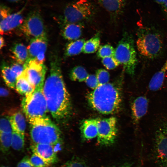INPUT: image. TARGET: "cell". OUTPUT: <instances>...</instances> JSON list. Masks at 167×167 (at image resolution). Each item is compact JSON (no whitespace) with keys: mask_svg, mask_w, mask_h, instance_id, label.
Returning a JSON list of instances; mask_svg holds the SVG:
<instances>
[{"mask_svg":"<svg viewBox=\"0 0 167 167\" xmlns=\"http://www.w3.org/2000/svg\"><path fill=\"white\" fill-rule=\"evenodd\" d=\"M43 93L49 112L57 121H62L69 115L71 110L70 95L62 74L60 60L57 53L51 55L49 74L44 84Z\"/></svg>","mask_w":167,"mask_h":167,"instance_id":"obj_1","label":"cell"},{"mask_svg":"<svg viewBox=\"0 0 167 167\" xmlns=\"http://www.w3.org/2000/svg\"><path fill=\"white\" fill-rule=\"evenodd\" d=\"M99 33L85 42L82 50L85 54H90L95 52L98 49L100 44V37Z\"/></svg>","mask_w":167,"mask_h":167,"instance_id":"obj_25","label":"cell"},{"mask_svg":"<svg viewBox=\"0 0 167 167\" xmlns=\"http://www.w3.org/2000/svg\"><path fill=\"white\" fill-rule=\"evenodd\" d=\"M12 133L0 132L1 149L3 153L7 152L11 146Z\"/></svg>","mask_w":167,"mask_h":167,"instance_id":"obj_28","label":"cell"},{"mask_svg":"<svg viewBox=\"0 0 167 167\" xmlns=\"http://www.w3.org/2000/svg\"><path fill=\"white\" fill-rule=\"evenodd\" d=\"M28 120L32 143L48 144L53 146L62 143L60 130L48 116L33 118Z\"/></svg>","mask_w":167,"mask_h":167,"instance_id":"obj_3","label":"cell"},{"mask_svg":"<svg viewBox=\"0 0 167 167\" xmlns=\"http://www.w3.org/2000/svg\"><path fill=\"white\" fill-rule=\"evenodd\" d=\"M85 82L88 87L93 90L99 84L96 75H88Z\"/></svg>","mask_w":167,"mask_h":167,"instance_id":"obj_35","label":"cell"},{"mask_svg":"<svg viewBox=\"0 0 167 167\" xmlns=\"http://www.w3.org/2000/svg\"><path fill=\"white\" fill-rule=\"evenodd\" d=\"M167 72V57L160 69L153 75L149 82L148 88L150 90L156 91L161 88L163 85Z\"/></svg>","mask_w":167,"mask_h":167,"instance_id":"obj_19","label":"cell"},{"mask_svg":"<svg viewBox=\"0 0 167 167\" xmlns=\"http://www.w3.org/2000/svg\"><path fill=\"white\" fill-rule=\"evenodd\" d=\"M12 132L9 117L5 116L2 117L0 119V132L10 133Z\"/></svg>","mask_w":167,"mask_h":167,"instance_id":"obj_31","label":"cell"},{"mask_svg":"<svg viewBox=\"0 0 167 167\" xmlns=\"http://www.w3.org/2000/svg\"><path fill=\"white\" fill-rule=\"evenodd\" d=\"M6 0L9 2H17L20 1L21 0Z\"/></svg>","mask_w":167,"mask_h":167,"instance_id":"obj_43","label":"cell"},{"mask_svg":"<svg viewBox=\"0 0 167 167\" xmlns=\"http://www.w3.org/2000/svg\"><path fill=\"white\" fill-rule=\"evenodd\" d=\"M1 167H6V166H2Z\"/></svg>","mask_w":167,"mask_h":167,"instance_id":"obj_44","label":"cell"},{"mask_svg":"<svg viewBox=\"0 0 167 167\" xmlns=\"http://www.w3.org/2000/svg\"><path fill=\"white\" fill-rule=\"evenodd\" d=\"M13 57L16 62L24 65L28 58L27 48L23 43L15 44L11 48Z\"/></svg>","mask_w":167,"mask_h":167,"instance_id":"obj_22","label":"cell"},{"mask_svg":"<svg viewBox=\"0 0 167 167\" xmlns=\"http://www.w3.org/2000/svg\"><path fill=\"white\" fill-rule=\"evenodd\" d=\"M95 9L88 0H77L69 3L65 7L60 19L62 26L91 19L95 14Z\"/></svg>","mask_w":167,"mask_h":167,"instance_id":"obj_6","label":"cell"},{"mask_svg":"<svg viewBox=\"0 0 167 167\" xmlns=\"http://www.w3.org/2000/svg\"><path fill=\"white\" fill-rule=\"evenodd\" d=\"M84 39H79L72 41L66 45L64 52L66 57L77 55L82 52L85 42Z\"/></svg>","mask_w":167,"mask_h":167,"instance_id":"obj_24","label":"cell"},{"mask_svg":"<svg viewBox=\"0 0 167 167\" xmlns=\"http://www.w3.org/2000/svg\"><path fill=\"white\" fill-rule=\"evenodd\" d=\"M2 75L6 84L9 87L14 89L17 77L11 70L10 66L3 62L1 66Z\"/></svg>","mask_w":167,"mask_h":167,"instance_id":"obj_23","label":"cell"},{"mask_svg":"<svg viewBox=\"0 0 167 167\" xmlns=\"http://www.w3.org/2000/svg\"><path fill=\"white\" fill-rule=\"evenodd\" d=\"M30 161L34 167H50V164L34 153L31 156Z\"/></svg>","mask_w":167,"mask_h":167,"instance_id":"obj_33","label":"cell"},{"mask_svg":"<svg viewBox=\"0 0 167 167\" xmlns=\"http://www.w3.org/2000/svg\"><path fill=\"white\" fill-rule=\"evenodd\" d=\"M10 66L17 78L22 74L24 69V65L16 62L12 63Z\"/></svg>","mask_w":167,"mask_h":167,"instance_id":"obj_36","label":"cell"},{"mask_svg":"<svg viewBox=\"0 0 167 167\" xmlns=\"http://www.w3.org/2000/svg\"><path fill=\"white\" fill-rule=\"evenodd\" d=\"M98 1L114 21L122 13L125 4V0H98Z\"/></svg>","mask_w":167,"mask_h":167,"instance_id":"obj_16","label":"cell"},{"mask_svg":"<svg viewBox=\"0 0 167 167\" xmlns=\"http://www.w3.org/2000/svg\"><path fill=\"white\" fill-rule=\"evenodd\" d=\"M47 45V37L31 39L27 47L28 56L26 62L30 60H35L39 54L42 53H45Z\"/></svg>","mask_w":167,"mask_h":167,"instance_id":"obj_14","label":"cell"},{"mask_svg":"<svg viewBox=\"0 0 167 167\" xmlns=\"http://www.w3.org/2000/svg\"><path fill=\"white\" fill-rule=\"evenodd\" d=\"M163 41L161 35L150 28H140L136 41L137 49L143 56L150 59L158 57L163 48Z\"/></svg>","mask_w":167,"mask_h":167,"instance_id":"obj_4","label":"cell"},{"mask_svg":"<svg viewBox=\"0 0 167 167\" xmlns=\"http://www.w3.org/2000/svg\"><path fill=\"white\" fill-rule=\"evenodd\" d=\"M161 7L167 16V0H154Z\"/></svg>","mask_w":167,"mask_h":167,"instance_id":"obj_39","label":"cell"},{"mask_svg":"<svg viewBox=\"0 0 167 167\" xmlns=\"http://www.w3.org/2000/svg\"><path fill=\"white\" fill-rule=\"evenodd\" d=\"M87 99L91 107L102 114H112L119 109L121 95L118 88L110 83L99 84L88 93Z\"/></svg>","mask_w":167,"mask_h":167,"instance_id":"obj_2","label":"cell"},{"mask_svg":"<svg viewBox=\"0 0 167 167\" xmlns=\"http://www.w3.org/2000/svg\"><path fill=\"white\" fill-rule=\"evenodd\" d=\"M24 7L16 12L11 14L0 21V33L1 35L7 33L17 27H19L24 21L22 12Z\"/></svg>","mask_w":167,"mask_h":167,"instance_id":"obj_13","label":"cell"},{"mask_svg":"<svg viewBox=\"0 0 167 167\" xmlns=\"http://www.w3.org/2000/svg\"><path fill=\"white\" fill-rule=\"evenodd\" d=\"M44 85L43 83L36 87L32 92L22 99V107L28 119L45 116L49 112L43 93Z\"/></svg>","mask_w":167,"mask_h":167,"instance_id":"obj_7","label":"cell"},{"mask_svg":"<svg viewBox=\"0 0 167 167\" xmlns=\"http://www.w3.org/2000/svg\"><path fill=\"white\" fill-rule=\"evenodd\" d=\"M15 88L18 93L25 96L31 93L35 89L28 80L24 71L17 78Z\"/></svg>","mask_w":167,"mask_h":167,"instance_id":"obj_21","label":"cell"},{"mask_svg":"<svg viewBox=\"0 0 167 167\" xmlns=\"http://www.w3.org/2000/svg\"><path fill=\"white\" fill-rule=\"evenodd\" d=\"M101 62L103 65L108 70L114 69L120 65L114 56L102 58Z\"/></svg>","mask_w":167,"mask_h":167,"instance_id":"obj_34","label":"cell"},{"mask_svg":"<svg viewBox=\"0 0 167 167\" xmlns=\"http://www.w3.org/2000/svg\"><path fill=\"white\" fill-rule=\"evenodd\" d=\"M19 28L25 36L31 39L47 37L44 21L37 9L30 12Z\"/></svg>","mask_w":167,"mask_h":167,"instance_id":"obj_8","label":"cell"},{"mask_svg":"<svg viewBox=\"0 0 167 167\" xmlns=\"http://www.w3.org/2000/svg\"><path fill=\"white\" fill-rule=\"evenodd\" d=\"M26 75L28 80L35 88L44 83L47 68L44 63H38L34 60L26 62L24 64Z\"/></svg>","mask_w":167,"mask_h":167,"instance_id":"obj_11","label":"cell"},{"mask_svg":"<svg viewBox=\"0 0 167 167\" xmlns=\"http://www.w3.org/2000/svg\"><path fill=\"white\" fill-rule=\"evenodd\" d=\"M133 163H131L126 162L118 167H132Z\"/></svg>","mask_w":167,"mask_h":167,"instance_id":"obj_41","label":"cell"},{"mask_svg":"<svg viewBox=\"0 0 167 167\" xmlns=\"http://www.w3.org/2000/svg\"><path fill=\"white\" fill-rule=\"evenodd\" d=\"M114 57L127 74L131 76L134 75L137 59L134 41L128 33H124L118 42L115 49Z\"/></svg>","mask_w":167,"mask_h":167,"instance_id":"obj_5","label":"cell"},{"mask_svg":"<svg viewBox=\"0 0 167 167\" xmlns=\"http://www.w3.org/2000/svg\"><path fill=\"white\" fill-rule=\"evenodd\" d=\"M153 154L159 167H167V122L161 123L156 131Z\"/></svg>","mask_w":167,"mask_h":167,"instance_id":"obj_9","label":"cell"},{"mask_svg":"<svg viewBox=\"0 0 167 167\" xmlns=\"http://www.w3.org/2000/svg\"><path fill=\"white\" fill-rule=\"evenodd\" d=\"M17 167H34L31 163L30 158L24 156L18 164Z\"/></svg>","mask_w":167,"mask_h":167,"instance_id":"obj_38","label":"cell"},{"mask_svg":"<svg viewBox=\"0 0 167 167\" xmlns=\"http://www.w3.org/2000/svg\"><path fill=\"white\" fill-rule=\"evenodd\" d=\"M83 28L81 23L68 24L62 26L61 33L64 39L74 41L80 37Z\"/></svg>","mask_w":167,"mask_h":167,"instance_id":"obj_18","label":"cell"},{"mask_svg":"<svg viewBox=\"0 0 167 167\" xmlns=\"http://www.w3.org/2000/svg\"><path fill=\"white\" fill-rule=\"evenodd\" d=\"M0 49H1L5 45V42L3 37L1 36L0 38Z\"/></svg>","mask_w":167,"mask_h":167,"instance_id":"obj_42","label":"cell"},{"mask_svg":"<svg viewBox=\"0 0 167 167\" xmlns=\"http://www.w3.org/2000/svg\"><path fill=\"white\" fill-rule=\"evenodd\" d=\"M88 75L84 67L78 66H75L71 69L69 76L72 81L81 82L85 81Z\"/></svg>","mask_w":167,"mask_h":167,"instance_id":"obj_26","label":"cell"},{"mask_svg":"<svg viewBox=\"0 0 167 167\" xmlns=\"http://www.w3.org/2000/svg\"><path fill=\"white\" fill-rule=\"evenodd\" d=\"M96 75L99 84L108 83L110 78L108 72L103 69H98L96 71Z\"/></svg>","mask_w":167,"mask_h":167,"instance_id":"obj_30","label":"cell"},{"mask_svg":"<svg viewBox=\"0 0 167 167\" xmlns=\"http://www.w3.org/2000/svg\"><path fill=\"white\" fill-rule=\"evenodd\" d=\"M148 105V101L145 96H138L133 101L131 105V110L133 120L135 124H138L141 118L146 114Z\"/></svg>","mask_w":167,"mask_h":167,"instance_id":"obj_15","label":"cell"},{"mask_svg":"<svg viewBox=\"0 0 167 167\" xmlns=\"http://www.w3.org/2000/svg\"><path fill=\"white\" fill-rule=\"evenodd\" d=\"M97 120L98 143L101 146L111 145L115 142L118 134L116 118L112 117Z\"/></svg>","mask_w":167,"mask_h":167,"instance_id":"obj_10","label":"cell"},{"mask_svg":"<svg viewBox=\"0 0 167 167\" xmlns=\"http://www.w3.org/2000/svg\"><path fill=\"white\" fill-rule=\"evenodd\" d=\"M115 49L111 45L108 44L100 46L97 53V56L99 58L114 56Z\"/></svg>","mask_w":167,"mask_h":167,"instance_id":"obj_29","label":"cell"},{"mask_svg":"<svg viewBox=\"0 0 167 167\" xmlns=\"http://www.w3.org/2000/svg\"><path fill=\"white\" fill-rule=\"evenodd\" d=\"M13 131L24 136L26 123L24 117L20 111L14 113L9 117Z\"/></svg>","mask_w":167,"mask_h":167,"instance_id":"obj_20","label":"cell"},{"mask_svg":"<svg viewBox=\"0 0 167 167\" xmlns=\"http://www.w3.org/2000/svg\"><path fill=\"white\" fill-rule=\"evenodd\" d=\"M97 118L89 119L82 122L80 130L83 140H88L97 136Z\"/></svg>","mask_w":167,"mask_h":167,"instance_id":"obj_17","label":"cell"},{"mask_svg":"<svg viewBox=\"0 0 167 167\" xmlns=\"http://www.w3.org/2000/svg\"><path fill=\"white\" fill-rule=\"evenodd\" d=\"M30 148L33 153L38 155L50 164L58 161L56 152L53 145L48 144L32 143Z\"/></svg>","mask_w":167,"mask_h":167,"instance_id":"obj_12","label":"cell"},{"mask_svg":"<svg viewBox=\"0 0 167 167\" xmlns=\"http://www.w3.org/2000/svg\"><path fill=\"white\" fill-rule=\"evenodd\" d=\"M61 167H88L84 161L81 158L74 157L62 165Z\"/></svg>","mask_w":167,"mask_h":167,"instance_id":"obj_32","label":"cell"},{"mask_svg":"<svg viewBox=\"0 0 167 167\" xmlns=\"http://www.w3.org/2000/svg\"><path fill=\"white\" fill-rule=\"evenodd\" d=\"M24 136L13 131L11 147L15 150L20 151L23 149L24 145Z\"/></svg>","mask_w":167,"mask_h":167,"instance_id":"obj_27","label":"cell"},{"mask_svg":"<svg viewBox=\"0 0 167 167\" xmlns=\"http://www.w3.org/2000/svg\"><path fill=\"white\" fill-rule=\"evenodd\" d=\"M11 10L10 8L3 4L0 6V21L3 20L11 14Z\"/></svg>","mask_w":167,"mask_h":167,"instance_id":"obj_37","label":"cell"},{"mask_svg":"<svg viewBox=\"0 0 167 167\" xmlns=\"http://www.w3.org/2000/svg\"><path fill=\"white\" fill-rule=\"evenodd\" d=\"M9 94L8 91L5 88L2 87L0 88V96L2 97L7 96Z\"/></svg>","mask_w":167,"mask_h":167,"instance_id":"obj_40","label":"cell"}]
</instances>
